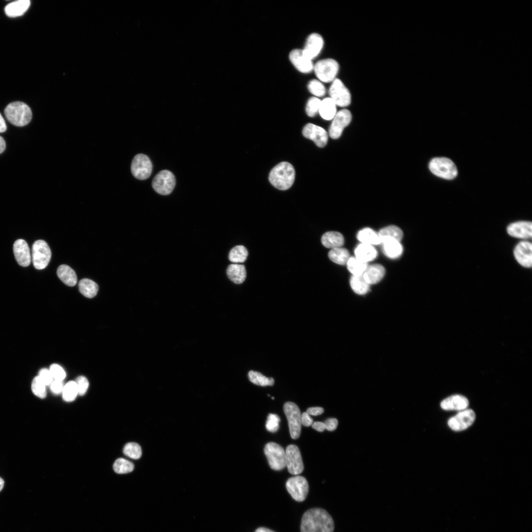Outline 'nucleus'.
I'll list each match as a JSON object with an SVG mask.
<instances>
[{"instance_id":"obj_13","label":"nucleus","mask_w":532,"mask_h":532,"mask_svg":"<svg viewBox=\"0 0 532 532\" xmlns=\"http://www.w3.org/2000/svg\"><path fill=\"white\" fill-rule=\"evenodd\" d=\"M352 114L347 109H342L337 111L332 119V124L329 128V135L333 139L339 138L344 129L351 122Z\"/></svg>"},{"instance_id":"obj_53","label":"nucleus","mask_w":532,"mask_h":532,"mask_svg":"<svg viewBox=\"0 0 532 532\" xmlns=\"http://www.w3.org/2000/svg\"><path fill=\"white\" fill-rule=\"evenodd\" d=\"M311 426L314 429L320 432H323L326 429L324 423L321 422H315Z\"/></svg>"},{"instance_id":"obj_42","label":"nucleus","mask_w":532,"mask_h":532,"mask_svg":"<svg viewBox=\"0 0 532 532\" xmlns=\"http://www.w3.org/2000/svg\"><path fill=\"white\" fill-rule=\"evenodd\" d=\"M124 454L133 459L137 460L142 455L141 447L135 442H129L126 444L123 448Z\"/></svg>"},{"instance_id":"obj_52","label":"nucleus","mask_w":532,"mask_h":532,"mask_svg":"<svg viewBox=\"0 0 532 532\" xmlns=\"http://www.w3.org/2000/svg\"><path fill=\"white\" fill-rule=\"evenodd\" d=\"M306 412L309 415L317 416L324 412V409L320 407H309L307 409Z\"/></svg>"},{"instance_id":"obj_2","label":"nucleus","mask_w":532,"mask_h":532,"mask_svg":"<svg viewBox=\"0 0 532 532\" xmlns=\"http://www.w3.org/2000/svg\"><path fill=\"white\" fill-rule=\"evenodd\" d=\"M295 171L289 163L282 162L275 166L269 174V180L275 188L281 190L289 189L293 184Z\"/></svg>"},{"instance_id":"obj_34","label":"nucleus","mask_w":532,"mask_h":532,"mask_svg":"<svg viewBox=\"0 0 532 532\" xmlns=\"http://www.w3.org/2000/svg\"><path fill=\"white\" fill-rule=\"evenodd\" d=\"M357 236L358 240L362 243L371 245L381 243L378 234L369 228H365L361 230L358 233Z\"/></svg>"},{"instance_id":"obj_1","label":"nucleus","mask_w":532,"mask_h":532,"mask_svg":"<svg viewBox=\"0 0 532 532\" xmlns=\"http://www.w3.org/2000/svg\"><path fill=\"white\" fill-rule=\"evenodd\" d=\"M334 522L324 509H310L303 514L301 521V532H333Z\"/></svg>"},{"instance_id":"obj_27","label":"nucleus","mask_w":532,"mask_h":532,"mask_svg":"<svg viewBox=\"0 0 532 532\" xmlns=\"http://www.w3.org/2000/svg\"><path fill=\"white\" fill-rule=\"evenodd\" d=\"M229 278L235 284L243 283L246 276V271L243 265L233 264L229 266L227 269Z\"/></svg>"},{"instance_id":"obj_51","label":"nucleus","mask_w":532,"mask_h":532,"mask_svg":"<svg viewBox=\"0 0 532 532\" xmlns=\"http://www.w3.org/2000/svg\"><path fill=\"white\" fill-rule=\"evenodd\" d=\"M313 423L312 419L309 416V414L304 412L301 414V424L305 427H309Z\"/></svg>"},{"instance_id":"obj_55","label":"nucleus","mask_w":532,"mask_h":532,"mask_svg":"<svg viewBox=\"0 0 532 532\" xmlns=\"http://www.w3.org/2000/svg\"><path fill=\"white\" fill-rule=\"evenodd\" d=\"M6 144L4 139L0 136V154L2 153L5 149Z\"/></svg>"},{"instance_id":"obj_24","label":"nucleus","mask_w":532,"mask_h":532,"mask_svg":"<svg viewBox=\"0 0 532 532\" xmlns=\"http://www.w3.org/2000/svg\"><path fill=\"white\" fill-rule=\"evenodd\" d=\"M31 2L29 0H18L8 3L4 8L6 15L10 17H16L23 15L28 9Z\"/></svg>"},{"instance_id":"obj_41","label":"nucleus","mask_w":532,"mask_h":532,"mask_svg":"<svg viewBox=\"0 0 532 532\" xmlns=\"http://www.w3.org/2000/svg\"><path fill=\"white\" fill-rule=\"evenodd\" d=\"M307 88L311 94L318 98L324 96L326 92L323 83L318 79L310 80L308 83Z\"/></svg>"},{"instance_id":"obj_48","label":"nucleus","mask_w":532,"mask_h":532,"mask_svg":"<svg viewBox=\"0 0 532 532\" xmlns=\"http://www.w3.org/2000/svg\"><path fill=\"white\" fill-rule=\"evenodd\" d=\"M37 376L46 386L50 385L54 380L49 369L46 368L41 369Z\"/></svg>"},{"instance_id":"obj_29","label":"nucleus","mask_w":532,"mask_h":532,"mask_svg":"<svg viewBox=\"0 0 532 532\" xmlns=\"http://www.w3.org/2000/svg\"><path fill=\"white\" fill-rule=\"evenodd\" d=\"M318 112L323 119L332 120L337 112V106L329 97L325 98L321 101Z\"/></svg>"},{"instance_id":"obj_47","label":"nucleus","mask_w":532,"mask_h":532,"mask_svg":"<svg viewBox=\"0 0 532 532\" xmlns=\"http://www.w3.org/2000/svg\"><path fill=\"white\" fill-rule=\"evenodd\" d=\"M75 382L78 390V395L80 396L84 395L87 392L89 387L88 379L84 376H80L76 378Z\"/></svg>"},{"instance_id":"obj_39","label":"nucleus","mask_w":532,"mask_h":532,"mask_svg":"<svg viewBox=\"0 0 532 532\" xmlns=\"http://www.w3.org/2000/svg\"><path fill=\"white\" fill-rule=\"evenodd\" d=\"M78 395V390L75 381H70L64 386L62 391L63 399L67 402L73 401Z\"/></svg>"},{"instance_id":"obj_57","label":"nucleus","mask_w":532,"mask_h":532,"mask_svg":"<svg viewBox=\"0 0 532 532\" xmlns=\"http://www.w3.org/2000/svg\"><path fill=\"white\" fill-rule=\"evenodd\" d=\"M4 480L0 477V492L2 490L4 486Z\"/></svg>"},{"instance_id":"obj_35","label":"nucleus","mask_w":532,"mask_h":532,"mask_svg":"<svg viewBox=\"0 0 532 532\" xmlns=\"http://www.w3.org/2000/svg\"><path fill=\"white\" fill-rule=\"evenodd\" d=\"M328 257L333 262L337 264L344 265L349 260L350 254L346 249L338 247L332 249L329 252Z\"/></svg>"},{"instance_id":"obj_45","label":"nucleus","mask_w":532,"mask_h":532,"mask_svg":"<svg viewBox=\"0 0 532 532\" xmlns=\"http://www.w3.org/2000/svg\"><path fill=\"white\" fill-rule=\"evenodd\" d=\"M279 417L275 414L269 413L266 424V430L271 432H276L279 429Z\"/></svg>"},{"instance_id":"obj_28","label":"nucleus","mask_w":532,"mask_h":532,"mask_svg":"<svg viewBox=\"0 0 532 532\" xmlns=\"http://www.w3.org/2000/svg\"><path fill=\"white\" fill-rule=\"evenodd\" d=\"M57 274L61 280L68 286H74L77 283L76 274L73 269L68 266L66 265L60 266L57 269Z\"/></svg>"},{"instance_id":"obj_50","label":"nucleus","mask_w":532,"mask_h":532,"mask_svg":"<svg viewBox=\"0 0 532 532\" xmlns=\"http://www.w3.org/2000/svg\"><path fill=\"white\" fill-rule=\"evenodd\" d=\"M326 429L329 431L335 430L338 425V421L335 418H329L324 423Z\"/></svg>"},{"instance_id":"obj_7","label":"nucleus","mask_w":532,"mask_h":532,"mask_svg":"<svg viewBox=\"0 0 532 532\" xmlns=\"http://www.w3.org/2000/svg\"><path fill=\"white\" fill-rule=\"evenodd\" d=\"M32 257L36 269H43L47 266L51 259V251L46 241L40 239L33 243Z\"/></svg>"},{"instance_id":"obj_33","label":"nucleus","mask_w":532,"mask_h":532,"mask_svg":"<svg viewBox=\"0 0 532 532\" xmlns=\"http://www.w3.org/2000/svg\"><path fill=\"white\" fill-rule=\"evenodd\" d=\"M351 287L357 294H366L369 289V284L365 280L363 275H353L350 280Z\"/></svg>"},{"instance_id":"obj_36","label":"nucleus","mask_w":532,"mask_h":532,"mask_svg":"<svg viewBox=\"0 0 532 532\" xmlns=\"http://www.w3.org/2000/svg\"><path fill=\"white\" fill-rule=\"evenodd\" d=\"M248 255L247 249L243 245H237L230 251L229 259L234 264L243 263Z\"/></svg>"},{"instance_id":"obj_8","label":"nucleus","mask_w":532,"mask_h":532,"mask_svg":"<svg viewBox=\"0 0 532 532\" xmlns=\"http://www.w3.org/2000/svg\"><path fill=\"white\" fill-rule=\"evenodd\" d=\"M284 412L287 417L289 431L292 438L294 439L299 437L301 432V413L298 406L291 401L286 402L284 405Z\"/></svg>"},{"instance_id":"obj_30","label":"nucleus","mask_w":532,"mask_h":532,"mask_svg":"<svg viewBox=\"0 0 532 532\" xmlns=\"http://www.w3.org/2000/svg\"><path fill=\"white\" fill-rule=\"evenodd\" d=\"M383 251L385 255L392 259L399 257L402 252V247L399 241L393 239H387L382 241Z\"/></svg>"},{"instance_id":"obj_17","label":"nucleus","mask_w":532,"mask_h":532,"mask_svg":"<svg viewBox=\"0 0 532 532\" xmlns=\"http://www.w3.org/2000/svg\"><path fill=\"white\" fill-rule=\"evenodd\" d=\"M289 59L293 66L300 72L309 73L313 70L312 60L307 57L302 49H294L289 54Z\"/></svg>"},{"instance_id":"obj_21","label":"nucleus","mask_w":532,"mask_h":532,"mask_svg":"<svg viewBox=\"0 0 532 532\" xmlns=\"http://www.w3.org/2000/svg\"><path fill=\"white\" fill-rule=\"evenodd\" d=\"M13 250L15 258L20 266L26 267L30 265L31 254L29 247L25 240H16L13 244Z\"/></svg>"},{"instance_id":"obj_20","label":"nucleus","mask_w":532,"mask_h":532,"mask_svg":"<svg viewBox=\"0 0 532 532\" xmlns=\"http://www.w3.org/2000/svg\"><path fill=\"white\" fill-rule=\"evenodd\" d=\"M507 233L517 238L527 239L532 236V223L531 221H519L508 225Z\"/></svg>"},{"instance_id":"obj_5","label":"nucleus","mask_w":532,"mask_h":532,"mask_svg":"<svg viewBox=\"0 0 532 532\" xmlns=\"http://www.w3.org/2000/svg\"><path fill=\"white\" fill-rule=\"evenodd\" d=\"M429 169L435 175L447 180L454 179L458 173L453 162L445 157L433 158L429 163Z\"/></svg>"},{"instance_id":"obj_54","label":"nucleus","mask_w":532,"mask_h":532,"mask_svg":"<svg viewBox=\"0 0 532 532\" xmlns=\"http://www.w3.org/2000/svg\"><path fill=\"white\" fill-rule=\"evenodd\" d=\"M6 130V125L5 120L0 113V133H3Z\"/></svg>"},{"instance_id":"obj_58","label":"nucleus","mask_w":532,"mask_h":532,"mask_svg":"<svg viewBox=\"0 0 532 532\" xmlns=\"http://www.w3.org/2000/svg\"><path fill=\"white\" fill-rule=\"evenodd\" d=\"M272 399H274V397H272Z\"/></svg>"},{"instance_id":"obj_49","label":"nucleus","mask_w":532,"mask_h":532,"mask_svg":"<svg viewBox=\"0 0 532 532\" xmlns=\"http://www.w3.org/2000/svg\"><path fill=\"white\" fill-rule=\"evenodd\" d=\"M64 386L62 381L54 380L50 385V389L53 394L58 395L62 392Z\"/></svg>"},{"instance_id":"obj_23","label":"nucleus","mask_w":532,"mask_h":532,"mask_svg":"<svg viewBox=\"0 0 532 532\" xmlns=\"http://www.w3.org/2000/svg\"><path fill=\"white\" fill-rule=\"evenodd\" d=\"M385 273L384 266L380 264H373L367 266L363 273V277L369 284H376L379 282Z\"/></svg>"},{"instance_id":"obj_6","label":"nucleus","mask_w":532,"mask_h":532,"mask_svg":"<svg viewBox=\"0 0 532 532\" xmlns=\"http://www.w3.org/2000/svg\"><path fill=\"white\" fill-rule=\"evenodd\" d=\"M329 94V97L337 106L345 107L351 102L352 96L349 89L339 78H337L331 83Z\"/></svg>"},{"instance_id":"obj_12","label":"nucleus","mask_w":532,"mask_h":532,"mask_svg":"<svg viewBox=\"0 0 532 532\" xmlns=\"http://www.w3.org/2000/svg\"><path fill=\"white\" fill-rule=\"evenodd\" d=\"M286 489L292 497L298 501H303L308 492V484L306 479L301 476L290 478L286 482Z\"/></svg>"},{"instance_id":"obj_18","label":"nucleus","mask_w":532,"mask_h":532,"mask_svg":"<svg viewBox=\"0 0 532 532\" xmlns=\"http://www.w3.org/2000/svg\"><path fill=\"white\" fill-rule=\"evenodd\" d=\"M513 255L521 266L526 268L532 267V244L530 241L523 240L519 242L514 249Z\"/></svg>"},{"instance_id":"obj_31","label":"nucleus","mask_w":532,"mask_h":532,"mask_svg":"<svg viewBox=\"0 0 532 532\" xmlns=\"http://www.w3.org/2000/svg\"><path fill=\"white\" fill-rule=\"evenodd\" d=\"M378 235L381 243L387 239H393L400 241L403 236V232L399 227L391 225L381 229Z\"/></svg>"},{"instance_id":"obj_38","label":"nucleus","mask_w":532,"mask_h":532,"mask_svg":"<svg viewBox=\"0 0 532 532\" xmlns=\"http://www.w3.org/2000/svg\"><path fill=\"white\" fill-rule=\"evenodd\" d=\"M249 380L254 384L261 386H272L274 380L273 378H268L263 375L261 373L253 370L249 372Z\"/></svg>"},{"instance_id":"obj_32","label":"nucleus","mask_w":532,"mask_h":532,"mask_svg":"<svg viewBox=\"0 0 532 532\" xmlns=\"http://www.w3.org/2000/svg\"><path fill=\"white\" fill-rule=\"evenodd\" d=\"M78 287L80 292L88 298H93L95 297L99 290L98 284L94 281L88 278L80 280Z\"/></svg>"},{"instance_id":"obj_14","label":"nucleus","mask_w":532,"mask_h":532,"mask_svg":"<svg viewBox=\"0 0 532 532\" xmlns=\"http://www.w3.org/2000/svg\"><path fill=\"white\" fill-rule=\"evenodd\" d=\"M286 466L290 473L298 475L304 468L301 454L298 447L294 444L288 445L286 449Z\"/></svg>"},{"instance_id":"obj_10","label":"nucleus","mask_w":532,"mask_h":532,"mask_svg":"<svg viewBox=\"0 0 532 532\" xmlns=\"http://www.w3.org/2000/svg\"><path fill=\"white\" fill-rule=\"evenodd\" d=\"M175 178L173 174L169 170H163L154 178L152 185L154 190L162 195H169L175 185Z\"/></svg>"},{"instance_id":"obj_4","label":"nucleus","mask_w":532,"mask_h":532,"mask_svg":"<svg viewBox=\"0 0 532 532\" xmlns=\"http://www.w3.org/2000/svg\"><path fill=\"white\" fill-rule=\"evenodd\" d=\"M339 69V64L336 60L326 58L314 65L313 71L317 79L322 83H332L337 78Z\"/></svg>"},{"instance_id":"obj_44","label":"nucleus","mask_w":532,"mask_h":532,"mask_svg":"<svg viewBox=\"0 0 532 532\" xmlns=\"http://www.w3.org/2000/svg\"><path fill=\"white\" fill-rule=\"evenodd\" d=\"M321 101V100L315 97H312L308 100L305 111L308 116L314 117L319 112Z\"/></svg>"},{"instance_id":"obj_15","label":"nucleus","mask_w":532,"mask_h":532,"mask_svg":"<svg viewBox=\"0 0 532 532\" xmlns=\"http://www.w3.org/2000/svg\"><path fill=\"white\" fill-rule=\"evenodd\" d=\"M475 419V413L471 409L462 410L448 421V425L453 431H461L470 426Z\"/></svg>"},{"instance_id":"obj_37","label":"nucleus","mask_w":532,"mask_h":532,"mask_svg":"<svg viewBox=\"0 0 532 532\" xmlns=\"http://www.w3.org/2000/svg\"><path fill=\"white\" fill-rule=\"evenodd\" d=\"M346 264L348 270L354 275L363 274L367 266L366 263L363 262L356 257H350Z\"/></svg>"},{"instance_id":"obj_56","label":"nucleus","mask_w":532,"mask_h":532,"mask_svg":"<svg viewBox=\"0 0 532 532\" xmlns=\"http://www.w3.org/2000/svg\"><path fill=\"white\" fill-rule=\"evenodd\" d=\"M255 532H274V531H272V530H270L269 529L266 528L260 527V528H258L256 530V531H255Z\"/></svg>"},{"instance_id":"obj_46","label":"nucleus","mask_w":532,"mask_h":532,"mask_svg":"<svg viewBox=\"0 0 532 532\" xmlns=\"http://www.w3.org/2000/svg\"><path fill=\"white\" fill-rule=\"evenodd\" d=\"M49 370L54 380L63 381L66 376L64 369L58 364H52L50 366Z\"/></svg>"},{"instance_id":"obj_43","label":"nucleus","mask_w":532,"mask_h":532,"mask_svg":"<svg viewBox=\"0 0 532 532\" xmlns=\"http://www.w3.org/2000/svg\"><path fill=\"white\" fill-rule=\"evenodd\" d=\"M46 386L38 376H36L33 379L31 385L32 391L36 397L41 399L46 397Z\"/></svg>"},{"instance_id":"obj_16","label":"nucleus","mask_w":532,"mask_h":532,"mask_svg":"<svg viewBox=\"0 0 532 532\" xmlns=\"http://www.w3.org/2000/svg\"><path fill=\"white\" fill-rule=\"evenodd\" d=\"M324 46V40L321 35L313 33L307 37L302 51L309 59L313 60L322 52Z\"/></svg>"},{"instance_id":"obj_19","label":"nucleus","mask_w":532,"mask_h":532,"mask_svg":"<svg viewBox=\"0 0 532 532\" xmlns=\"http://www.w3.org/2000/svg\"><path fill=\"white\" fill-rule=\"evenodd\" d=\"M303 135L313 141L319 147H324L327 143L328 135L326 131L320 126L312 123L306 124L302 130Z\"/></svg>"},{"instance_id":"obj_26","label":"nucleus","mask_w":532,"mask_h":532,"mask_svg":"<svg viewBox=\"0 0 532 532\" xmlns=\"http://www.w3.org/2000/svg\"><path fill=\"white\" fill-rule=\"evenodd\" d=\"M355 254L357 259L367 263L376 258L377 251L372 245L361 243L356 248Z\"/></svg>"},{"instance_id":"obj_11","label":"nucleus","mask_w":532,"mask_h":532,"mask_svg":"<svg viewBox=\"0 0 532 532\" xmlns=\"http://www.w3.org/2000/svg\"><path fill=\"white\" fill-rule=\"evenodd\" d=\"M131 169L134 177L139 180H145L150 176L153 165L147 156L138 154L133 158Z\"/></svg>"},{"instance_id":"obj_22","label":"nucleus","mask_w":532,"mask_h":532,"mask_svg":"<svg viewBox=\"0 0 532 532\" xmlns=\"http://www.w3.org/2000/svg\"><path fill=\"white\" fill-rule=\"evenodd\" d=\"M469 404L467 399L460 395H455L443 399L440 403L441 408L446 410H463Z\"/></svg>"},{"instance_id":"obj_3","label":"nucleus","mask_w":532,"mask_h":532,"mask_svg":"<svg viewBox=\"0 0 532 532\" xmlns=\"http://www.w3.org/2000/svg\"><path fill=\"white\" fill-rule=\"evenodd\" d=\"M4 114L10 123L19 127L27 125L32 118L31 108L21 101H14L8 104L5 108Z\"/></svg>"},{"instance_id":"obj_25","label":"nucleus","mask_w":532,"mask_h":532,"mask_svg":"<svg viewBox=\"0 0 532 532\" xmlns=\"http://www.w3.org/2000/svg\"><path fill=\"white\" fill-rule=\"evenodd\" d=\"M321 242L325 247L331 249L341 247L344 243V237L339 232H328L322 235Z\"/></svg>"},{"instance_id":"obj_40","label":"nucleus","mask_w":532,"mask_h":532,"mask_svg":"<svg viewBox=\"0 0 532 532\" xmlns=\"http://www.w3.org/2000/svg\"><path fill=\"white\" fill-rule=\"evenodd\" d=\"M113 468L117 473L124 474L132 472L134 469V465L130 461L120 458L115 461Z\"/></svg>"},{"instance_id":"obj_9","label":"nucleus","mask_w":532,"mask_h":532,"mask_svg":"<svg viewBox=\"0 0 532 532\" xmlns=\"http://www.w3.org/2000/svg\"><path fill=\"white\" fill-rule=\"evenodd\" d=\"M264 452L272 469L280 470L286 466V452L282 446L274 442H268L265 445Z\"/></svg>"}]
</instances>
